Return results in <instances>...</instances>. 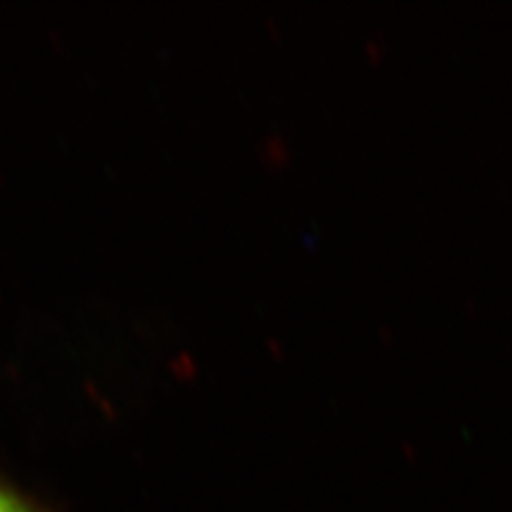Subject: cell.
<instances>
[{"mask_svg": "<svg viewBox=\"0 0 512 512\" xmlns=\"http://www.w3.org/2000/svg\"><path fill=\"white\" fill-rule=\"evenodd\" d=\"M0 512H32L22 495L15 493L5 483H0Z\"/></svg>", "mask_w": 512, "mask_h": 512, "instance_id": "cell-1", "label": "cell"}]
</instances>
